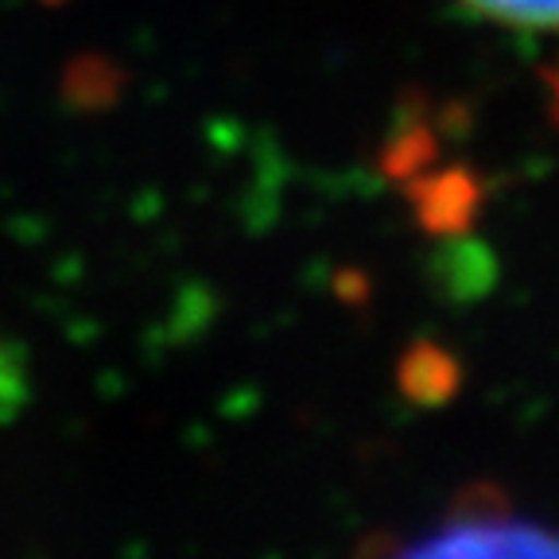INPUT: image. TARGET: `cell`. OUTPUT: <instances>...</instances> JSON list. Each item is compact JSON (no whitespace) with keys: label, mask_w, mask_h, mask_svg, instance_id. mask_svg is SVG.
Returning a JSON list of instances; mask_svg holds the SVG:
<instances>
[{"label":"cell","mask_w":559,"mask_h":559,"mask_svg":"<svg viewBox=\"0 0 559 559\" xmlns=\"http://www.w3.org/2000/svg\"><path fill=\"white\" fill-rule=\"evenodd\" d=\"M416 556H556L559 533L551 524L521 516L506 506H463L447 513L431 533L404 544Z\"/></svg>","instance_id":"6da1fadb"},{"label":"cell","mask_w":559,"mask_h":559,"mask_svg":"<svg viewBox=\"0 0 559 559\" xmlns=\"http://www.w3.org/2000/svg\"><path fill=\"white\" fill-rule=\"evenodd\" d=\"M459 4L513 32H559V0H459Z\"/></svg>","instance_id":"7a4b0ae2"}]
</instances>
